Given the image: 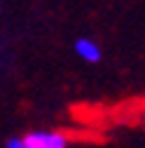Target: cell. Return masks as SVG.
<instances>
[{
    "label": "cell",
    "instance_id": "cell-1",
    "mask_svg": "<svg viewBox=\"0 0 145 148\" xmlns=\"http://www.w3.org/2000/svg\"><path fill=\"white\" fill-rule=\"evenodd\" d=\"M24 146L26 148H66L68 146V139L61 134V132H28L24 136Z\"/></svg>",
    "mask_w": 145,
    "mask_h": 148
},
{
    "label": "cell",
    "instance_id": "cell-2",
    "mask_svg": "<svg viewBox=\"0 0 145 148\" xmlns=\"http://www.w3.org/2000/svg\"><path fill=\"white\" fill-rule=\"evenodd\" d=\"M75 52H77L80 59H84L89 64H98L101 61V47L94 40H89V38H77L75 40Z\"/></svg>",
    "mask_w": 145,
    "mask_h": 148
},
{
    "label": "cell",
    "instance_id": "cell-3",
    "mask_svg": "<svg viewBox=\"0 0 145 148\" xmlns=\"http://www.w3.org/2000/svg\"><path fill=\"white\" fill-rule=\"evenodd\" d=\"M5 148H26V146H24V139H16V136H14V139H9V141L5 143Z\"/></svg>",
    "mask_w": 145,
    "mask_h": 148
}]
</instances>
